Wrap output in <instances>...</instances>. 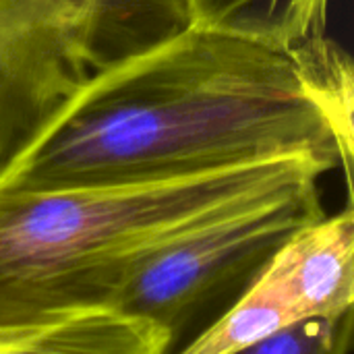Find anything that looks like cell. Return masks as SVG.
<instances>
[{
  "instance_id": "cell-1",
  "label": "cell",
  "mask_w": 354,
  "mask_h": 354,
  "mask_svg": "<svg viewBox=\"0 0 354 354\" xmlns=\"http://www.w3.org/2000/svg\"><path fill=\"white\" fill-rule=\"evenodd\" d=\"M290 156L353 164V68L330 37L284 50L185 31L91 73L0 174L17 191L143 185Z\"/></svg>"
},
{
  "instance_id": "cell-2",
  "label": "cell",
  "mask_w": 354,
  "mask_h": 354,
  "mask_svg": "<svg viewBox=\"0 0 354 354\" xmlns=\"http://www.w3.org/2000/svg\"><path fill=\"white\" fill-rule=\"evenodd\" d=\"M334 166L290 156L191 178L17 191L0 187V330L110 309L164 249L319 187Z\"/></svg>"
},
{
  "instance_id": "cell-3",
  "label": "cell",
  "mask_w": 354,
  "mask_h": 354,
  "mask_svg": "<svg viewBox=\"0 0 354 354\" xmlns=\"http://www.w3.org/2000/svg\"><path fill=\"white\" fill-rule=\"evenodd\" d=\"M324 216L313 187L226 218L156 255L110 309L158 326L176 354L251 288L290 236Z\"/></svg>"
},
{
  "instance_id": "cell-4",
  "label": "cell",
  "mask_w": 354,
  "mask_h": 354,
  "mask_svg": "<svg viewBox=\"0 0 354 354\" xmlns=\"http://www.w3.org/2000/svg\"><path fill=\"white\" fill-rule=\"evenodd\" d=\"M354 305V216H324L274 255L251 288L176 354H236L299 324L336 319Z\"/></svg>"
},
{
  "instance_id": "cell-5",
  "label": "cell",
  "mask_w": 354,
  "mask_h": 354,
  "mask_svg": "<svg viewBox=\"0 0 354 354\" xmlns=\"http://www.w3.org/2000/svg\"><path fill=\"white\" fill-rule=\"evenodd\" d=\"M89 77L71 31L39 0H0V174Z\"/></svg>"
},
{
  "instance_id": "cell-6",
  "label": "cell",
  "mask_w": 354,
  "mask_h": 354,
  "mask_svg": "<svg viewBox=\"0 0 354 354\" xmlns=\"http://www.w3.org/2000/svg\"><path fill=\"white\" fill-rule=\"evenodd\" d=\"M73 35L91 73L124 62L191 25L185 0H39Z\"/></svg>"
},
{
  "instance_id": "cell-7",
  "label": "cell",
  "mask_w": 354,
  "mask_h": 354,
  "mask_svg": "<svg viewBox=\"0 0 354 354\" xmlns=\"http://www.w3.org/2000/svg\"><path fill=\"white\" fill-rule=\"evenodd\" d=\"M0 354H170L166 332L114 309L0 330Z\"/></svg>"
},
{
  "instance_id": "cell-8",
  "label": "cell",
  "mask_w": 354,
  "mask_h": 354,
  "mask_svg": "<svg viewBox=\"0 0 354 354\" xmlns=\"http://www.w3.org/2000/svg\"><path fill=\"white\" fill-rule=\"evenodd\" d=\"M193 25L299 50L328 39L330 0H185Z\"/></svg>"
},
{
  "instance_id": "cell-9",
  "label": "cell",
  "mask_w": 354,
  "mask_h": 354,
  "mask_svg": "<svg viewBox=\"0 0 354 354\" xmlns=\"http://www.w3.org/2000/svg\"><path fill=\"white\" fill-rule=\"evenodd\" d=\"M353 311L336 319H313L236 354H348Z\"/></svg>"
}]
</instances>
